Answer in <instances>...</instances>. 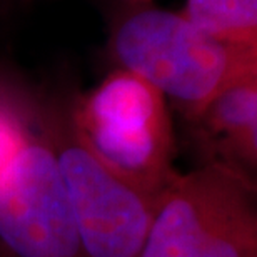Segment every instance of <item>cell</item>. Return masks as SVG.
I'll return each instance as SVG.
<instances>
[{
    "label": "cell",
    "instance_id": "obj_1",
    "mask_svg": "<svg viewBox=\"0 0 257 257\" xmlns=\"http://www.w3.org/2000/svg\"><path fill=\"white\" fill-rule=\"evenodd\" d=\"M110 49L119 69L147 80L187 120L232 82L257 72V49L224 44L182 14L162 9L125 17Z\"/></svg>",
    "mask_w": 257,
    "mask_h": 257
},
{
    "label": "cell",
    "instance_id": "obj_2",
    "mask_svg": "<svg viewBox=\"0 0 257 257\" xmlns=\"http://www.w3.org/2000/svg\"><path fill=\"white\" fill-rule=\"evenodd\" d=\"M141 257H257L254 179L205 162L157 195Z\"/></svg>",
    "mask_w": 257,
    "mask_h": 257
},
{
    "label": "cell",
    "instance_id": "obj_3",
    "mask_svg": "<svg viewBox=\"0 0 257 257\" xmlns=\"http://www.w3.org/2000/svg\"><path fill=\"white\" fill-rule=\"evenodd\" d=\"M70 125L102 162L149 194L176 177L169 102L132 72L117 69L80 97Z\"/></svg>",
    "mask_w": 257,
    "mask_h": 257
},
{
    "label": "cell",
    "instance_id": "obj_4",
    "mask_svg": "<svg viewBox=\"0 0 257 257\" xmlns=\"http://www.w3.org/2000/svg\"><path fill=\"white\" fill-rule=\"evenodd\" d=\"M47 141L62 172L85 257H141L157 195L102 162L72 125Z\"/></svg>",
    "mask_w": 257,
    "mask_h": 257
},
{
    "label": "cell",
    "instance_id": "obj_5",
    "mask_svg": "<svg viewBox=\"0 0 257 257\" xmlns=\"http://www.w3.org/2000/svg\"><path fill=\"white\" fill-rule=\"evenodd\" d=\"M0 252L5 257H85L47 139L25 134L0 172Z\"/></svg>",
    "mask_w": 257,
    "mask_h": 257
},
{
    "label": "cell",
    "instance_id": "obj_6",
    "mask_svg": "<svg viewBox=\"0 0 257 257\" xmlns=\"http://www.w3.org/2000/svg\"><path fill=\"white\" fill-rule=\"evenodd\" d=\"M195 139L207 162L254 179L257 167V72L219 92L194 119Z\"/></svg>",
    "mask_w": 257,
    "mask_h": 257
},
{
    "label": "cell",
    "instance_id": "obj_7",
    "mask_svg": "<svg viewBox=\"0 0 257 257\" xmlns=\"http://www.w3.org/2000/svg\"><path fill=\"white\" fill-rule=\"evenodd\" d=\"M181 14L220 42L257 49V0H186Z\"/></svg>",
    "mask_w": 257,
    "mask_h": 257
},
{
    "label": "cell",
    "instance_id": "obj_8",
    "mask_svg": "<svg viewBox=\"0 0 257 257\" xmlns=\"http://www.w3.org/2000/svg\"><path fill=\"white\" fill-rule=\"evenodd\" d=\"M25 137V132L12 119L0 112V172L17 152Z\"/></svg>",
    "mask_w": 257,
    "mask_h": 257
},
{
    "label": "cell",
    "instance_id": "obj_9",
    "mask_svg": "<svg viewBox=\"0 0 257 257\" xmlns=\"http://www.w3.org/2000/svg\"><path fill=\"white\" fill-rule=\"evenodd\" d=\"M0 257H5V255H4V254H2V252H0Z\"/></svg>",
    "mask_w": 257,
    "mask_h": 257
}]
</instances>
